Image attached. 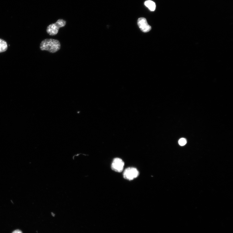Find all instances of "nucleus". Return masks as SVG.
I'll use <instances>...</instances> for the list:
<instances>
[{
	"instance_id": "f257e3e1",
	"label": "nucleus",
	"mask_w": 233,
	"mask_h": 233,
	"mask_svg": "<svg viewBox=\"0 0 233 233\" xmlns=\"http://www.w3.org/2000/svg\"><path fill=\"white\" fill-rule=\"evenodd\" d=\"M42 51H46L54 53L57 52L61 48V44L59 41L52 39H45L42 41L40 45Z\"/></svg>"
},
{
	"instance_id": "f03ea898",
	"label": "nucleus",
	"mask_w": 233,
	"mask_h": 233,
	"mask_svg": "<svg viewBox=\"0 0 233 233\" xmlns=\"http://www.w3.org/2000/svg\"><path fill=\"white\" fill-rule=\"evenodd\" d=\"M66 24V21L62 19L58 20L55 23L51 24L47 29V32L51 36L56 35L61 28L65 26Z\"/></svg>"
},
{
	"instance_id": "7ed1b4c3",
	"label": "nucleus",
	"mask_w": 233,
	"mask_h": 233,
	"mask_svg": "<svg viewBox=\"0 0 233 233\" xmlns=\"http://www.w3.org/2000/svg\"><path fill=\"white\" fill-rule=\"evenodd\" d=\"M139 173L137 169L134 167H129L126 169L123 173L124 178L130 181L134 179L139 176Z\"/></svg>"
},
{
	"instance_id": "20e7f679",
	"label": "nucleus",
	"mask_w": 233,
	"mask_h": 233,
	"mask_svg": "<svg viewBox=\"0 0 233 233\" xmlns=\"http://www.w3.org/2000/svg\"><path fill=\"white\" fill-rule=\"evenodd\" d=\"M124 163L121 159L116 158L112 161L111 168L112 170L115 172L120 173L123 170Z\"/></svg>"
},
{
	"instance_id": "39448f33",
	"label": "nucleus",
	"mask_w": 233,
	"mask_h": 233,
	"mask_svg": "<svg viewBox=\"0 0 233 233\" xmlns=\"http://www.w3.org/2000/svg\"><path fill=\"white\" fill-rule=\"evenodd\" d=\"M138 25L141 30L144 32H149L152 29L151 27L148 24L146 19L144 18H140L138 19Z\"/></svg>"
},
{
	"instance_id": "423d86ee",
	"label": "nucleus",
	"mask_w": 233,
	"mask_h": 233,
	"mask_svg": "<svg viewBox=\"0 0 233 233\" xmlns=\"http://www.w3.org/2000/svg\"><path fill=\"white\" fill-rule=\"evenodd\" d=\"M145 5L152 11H154L156 9V4L151 0H147L145 2Z\"/></svg>"
},
{
	"instance_id": "0eeeda50",
	"label": "nucleus",
	"mask_w": 233,
	"mask_h": 233,
	"mask_svg": "<svg viewBox=\"0 0 233 233\" xmlns=\"http://www.w3.org/2000/svg\"><path fill=\"white\" fill-rule=\"evenodd\" d=\"M8 48V45L7 42L0 39V53L5 51Z\"/></svg>"
},
{
	"instance_id": "6e6552de",
	"label": "nucleus",
	"mask_w": 233,
	"mask_h": 233,
	"mask_svg": "<svg viewBox=\"0 0 233 233\" xmlns=\"http://www.w3.org/2000/svg\"><path fill=\"white\" fill-rule=\"evenodd\" d=\"M179 143L180 146H184L186 144V141L185 139L182 138L179 140Z\"/></svg>"
},
{
	"instance_id": "1a4fd4ad",
	"label": "nucleus",
	"mask_w": 233,
	"mask_h": 233,
	"mask_svg": "<svg viewBox=\"0 0 233 233\" xmlns=\"http://www.w3.org/2000/svg\"><path fill=\"white\" fill-rule=\"evenodd\" d=\"M12 233H23L22 231L19 230H17L14 231Z\"/></svg>"
}]
</instances>
